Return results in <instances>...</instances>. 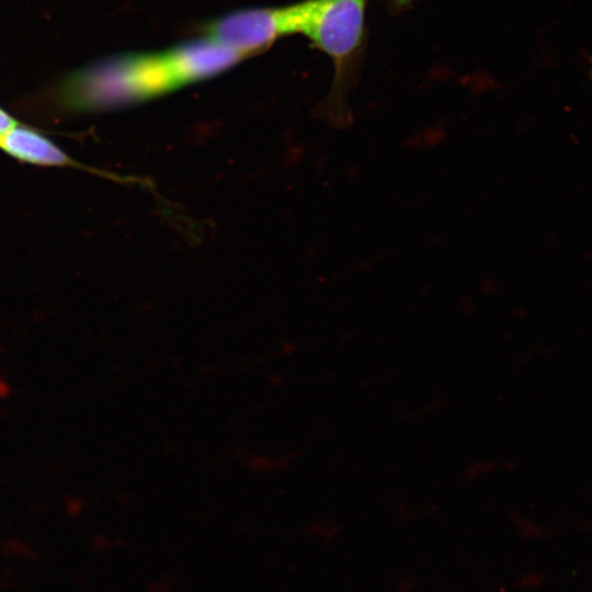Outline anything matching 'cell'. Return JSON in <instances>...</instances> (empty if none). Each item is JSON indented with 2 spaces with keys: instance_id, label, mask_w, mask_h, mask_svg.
Here are the masks:
<instances>
[{
  "instance_id": "1",
  "label": "cell",
  "mask_w": 592,
  "mask_h": 592,
  "mask_svg": "<svg viewBox=\"0 0 592 592\" xmlns=\"http://www.w3.org/2000/svg\"><path fill=\"white\" fill-rule=\"evenodd\" d=\"M242 59L205 36L90 65L67 79L62 96L70 107L84 111L134 104L216 76Z\"/></svg>"
},
{
  "instance_id": "2",
  "label": "cell",
  "mask_w": 592,
  "mask_h": 592,
  "mask_svg": "<svg viewBox=\"0 0 592 592\" xmlns=\"http://www.w3.org/2000/svg\"><path fill=\"white\" fill-rule=\"evenodd\" d=\"M365 2L304 0L281 7L285 36H306L343 70L363 39Z\"/></svg>"
},
{
  "instance_id": "3",
  "label": "cell",
  "mask_w": 592,
  "mask_h": 592,
  "mask_svg": "<svg viewBox=\"0 0 592 592\" xmlns=\"http://www.w3.org/2000/svg\"><path fill=\"white\" fill-rule=\"evenodd\" d=\"M0 149L20 161L32 164L80 167L52 140L20 124L0 138Z\"/></svg>"
},
{
  "instance_id": "4",
  "label": "cell",
  "mask_w": 592,
  "mask_h": 592,
  "mask_svg": "<svg viewBox=\"0 0 592 592\" xmlns=\"http://www.w3.org/2000/svg\"><path fill=\"white\" fill-rule=\"evenodd\" d=\"M16 125H19V123L5 111L0 109V138Z\"/></svg>"
},
{
  "instance_id": "6",
  "label": "cell",
  "mask_w": 592,
  "mask_h": 592,
  "mask_svg": "<svg viewBox=\"0 0 592 592\" xmlns=\"http://www.w3.org/2000/svg\"><path fill=\"white\" fill-rule=\"evenodd\" d=\"M403 1V0H402Z\"/></svg>"
},
{
  "instance_id": "5",
  "label": "cell",
  "mask_w": 592,
  "mask_h": 592,
  "mask_svg": "<svg viewBox=\"0 0 592 592\" xmlns=\"http://www.w3.org/2000/svg\"><path fill=\"white\" fill-rule=\"evenodd\" d=\"M589 65H590V67H589V76H590V79L592 81V56L589 59Z\"/></svg>"
}]
</instances>
